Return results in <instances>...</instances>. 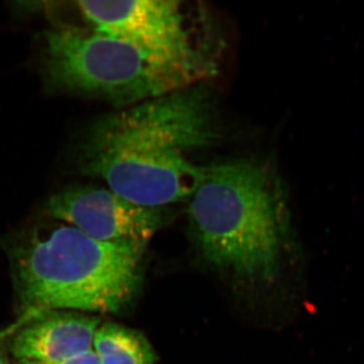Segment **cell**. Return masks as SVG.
<instances>
[{
  "label": "cell",
  "mask_w": 364,
  "mask_h": 364,
  "mask_svg": "<svg viewBox=\"0 0 364 364\" xmlns=\"http://www.w3.org/2000/svg\"><path fill=\"white\" fill-rule=\"evenodd\" d=\"M210 91L186 86L98 121L82 144L81 169L144 207L189 200L205 166L198 156L219 139Z\"/></svg>",
  "instance_id": "obj_1"
},
{
  "label": "cell",
  "mask_w": 364,
  "mask_h": 364,
  "mask_svg": "<svg viewBox=\"0 0 364 364\" xmlns=\"http://www.w3.org/2000/svg\"><path fill=\"white\" fill-rule=\"evenodd\" d=\"M282 193L267 167L251 160L205 166L189 198L193 233L205 259L238 279L269 284L279 270Z\"/></svg>",
  "instance_id": "obj_2"
},
{
  "label": "cell",
  "mask_w": 364,
  "mask_h": 364,
  "mask_svg": "<svg viewBox=\"0 0 364 364\" xmlns=\"http://www.w3.org/2000/svg\"><path fill=\"white\" fill-rule=\"evenodd\" d=\"M144 250L95 240L65 225L36 233L14 251V282L23 313L121 312L141 286Z\"/></svg>",
  "instance_id": "obj_3"
},
{
  "label": "cell",
  "mask_w": 364,
  "mask_h": 364,
  "mask_svg": "<svg viewBox=\"0 0 364 364\" xmlns=\"http://www.w3.org/2000/svg\"><path fill=\"white\" fill-rule=\"evenodd\" d=\"M45 39L44 73L53 90L127 107L198 82L188 72L93 28H55Z\"/></svg>",
  "instance_id": "obj_4"
},
{
  "label": "cell",
  "mask_w": 364,
  "mask_h": 364,
  "mask_svg": "<svg viewBox=\"0 0 364 364\" xmlns=\"http://www.w3.org/2000/svg\"><path fill=\"white\" fill-rule=\"evenodd\" d=\"M93 30L129 43L151 57L195 76L198 81L215 71L210 49L196 38L191 14L176 0L78 1Z\"/></svg>",
  "instance_id": "obj_5"
},
{
  "label": "cell",
  "mask_w": 364,
  "mask_h": 364,
  "mask_svg": "<svg viewBox=\"0 0 364 364\" xmlns=\"http://www.w3.org/2000/svg\"><path fill=\"white\" fill-rule=\"evenodd\" d=\"M47 214L95 239L146 247L162 225L161 208L136 205L111 189L64 188L50 198Z\"/></svg>",
  "instance_id": "obj_6"
},
{
  "label": "cell",
  "mask_w": 364,
  "mask_h": 364,
  "mask_svg": "<svg viewBox=\"0 0 364 364\" xmlns=\"http://www.w3.org/2000/svg\"><path fill=\"white\" fill-rule=\"evenodd\" d=\"M100 318L67 311L41 314L14 335L16 360L55 363L92 349Z\"/></svg>",
  "instance_id": "obj_7"
},
{
  "label": "cell",
  "mask_w": 364,
  "mask_h": 364,
  "mask_svg": "<svg viewBox=\"0 0 364 364\" xmlns=\"http://www.w3.org/2000/svg\"><path fill=\"white\" fill-rule=\"evenodd\" d=\"M92 349L102 364L156 363L153 347L142 333L114 323L98 327Z\"/></svg>",
  "instance_id": "obj_8"
},
{
  "label": "cell",
  "mask_w": 364,
  "mask_h": 364,
  "mask_svg": "<svg viewBox=\"0 0 364 364\" xmlns=\"http://www.w3.org/2000/svg\"><path fill=\"white\" fill-rule=\"evenodd\" d=\"M14 364H102L100 358L93 349L82 352L72 358L63 359V360L55 361V363H36V361L16 360Z\"/></svg>",
  "instance_id": "obj_9"
},
{
  "label": "cell",
  "mask_w": 364,
  "mask_h": 364,
  "mask_svg": "<svg viewBox=\"0 0 364 364\" xmlns=\"http://www.w3.org/2000/svg\"><path fill=\"white\" fill-rule=\"evenodd\" d=\"M42 313L37 312V311H28V312L23 313V316L16 323L7 326L4 329L0 330V344L6 338H9V337L14 336L23 326L32 321L33 318L38 317Z\"/></svg>",
  "instance_id": "obj_10"
},
{
  "label": "cell",
  "mask_w": 364,
  "mask_h": 364,
  "mask_svg": "<svg viewBox=\"0 0 364 364\" xmlns=\"http://www.w3.org/2000/svg\"><path fill=\"white\" fill-rule=\"evenodd\" d=\"M0 364H7L6 359L2 355V353H0Z\"/></svg>",
  "instance_id": "obj_11"
}]
</instances>
